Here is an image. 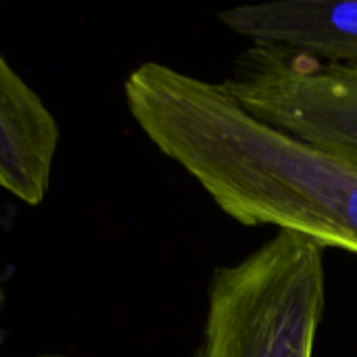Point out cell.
<instances>
[{
	"label": "cell",
	"mask_w": 357,
	"mask_h": 357,
	"mask_svg": "<svg viewBox=\"0 0 357 357\" xmlns=\"http://www.w3.org/2000/svg\"><path fill=\"white\" fill-rule=\"evenodd\" d=\"M144 136L234 222L357 253V163L251 115L224 84L146 61L123 82Z\"/></svg>",
	"instance_id": "obj_1"
},
{
	"label": "cell",
	"mask_w": 357,
	"mask_h": 357,
	"mask_svg": "<svg viewBox=\"0 0 357 357\" xmlns=\"http://www.w3.org/2000/svg\"><path fill=\"white\" fill-rule=\"evenodd\" d=\"M326 305L324 247L278 230L213 272L192 357H314Z\"/></svg>",
	"instance_id": "obj_2"
},
{
	"label": "cell",
	"mask_w": 357,
	"mask_h": 357,
	"mask_svg": "<svg viewBox=\"0 0 357 357\" xmlns=\"http://www.w3.org/2000/svg\"><path fill=\"white\" fill-rule=\"evenodd\" d=\"M224 88L257 119L357 163V71L251 46Z\"/></svg>",
	"instance_id": "obj_3"
},
{
	"label": "cell",
	"mask_w": 357,
	"mask_h": 357,
	"mask_svg": "<svg viewBox=\"0 0 357 357\" xmlns=\"http://www.w3.org/2000/svg\"><path fill=\"white\" fill-rule=\"evenodd\" d=\"M220 21L253 46L314 56L357 71V0H289L234 6Z\"/></svg>",
	"instance_id": "obj_4"
},
{
	"label": "cell",
	"mask_w": 357,
	"mask_h": 357,
	"mask_svg": "<svg viewBox=\"0 0 357 357\" xmlns=\"http://www.w3.org/2000/svg\"><path fill=\"white\" fill-rule=\"evenodd\" d=\"M59 140L52 111L0 52V190L40 205L50 188Z\"/></svg>",
	"instance_id": "obj_5"
},
{
	"label": "cell",
	"mask_w": 357,
	"mask_h": 357,
	"mask_svg": "<svg viewBox=\"0 0 357 357\" xmlns=\"http://www.w3.org/2000/svg\"><path fill=\"white\" fill-rule=\"evenodd\" d=\"M4 305H6V291H4V278H2V272H0V343H2V339H4V326H2Z\"/></svg>",
	"instance_id": "obj_6"
},
{
	"label": "cell",
	"mask_w": 357,
	"mask_h": 357,
	"mask_svg": "<svg viewBox=\"0 0 357 357\" xmlns=\"http://www.w3.org/2000/svg\"><path fill=\"white\" fill-rule=\"evenodd\" d=\"M36 357H69V356H63V354H44V356H36Z\"/></svg>",
	"instance_id": "obj_7"
}]
</instances>
